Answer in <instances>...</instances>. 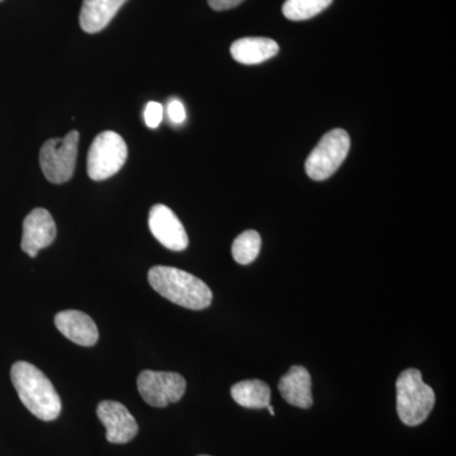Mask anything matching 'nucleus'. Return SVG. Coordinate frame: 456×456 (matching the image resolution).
<instances>
[{
	"mask_svg": "<svg viewBox=\"0 0 456 456\" xmlns=\"http://www.w3.org/2000/svg\"><path fill=\"white\" fill-rule=\"evenodd\" d=\"M11 379L20 402L42 421H53L61 413V399L40 369L27 362H14Z\"/></svg>",
	"mask_w": 456,
	"mask_h": 456,
	"instance_id": "1",
	"label": "nucleus"
},
{
	"mask_svg": "<svg viewBox=\"0 0 456 456\" xmlns=\"http://www.w3.org/2000/svg\"><path fill=\"white\" fill-rule=\"evenodd\" d=\"M147 279L156 292L180 307L200 311L211 305V288L184 270L158 265L150 269Z\"/></svg>",
	"mask_w": 456,
	"mask_h": 456,
	"instance_id": "2",
	"label": "nucleus"
},
{
	"mask_svg": "<svg viewBox=\"0 0 456 456\" xmlns=\"http://www.w3.org/2000/svg\"><path fill=\"white\" fill-rule=\"evenodd\" d=\"M395 388L401 421L411 428L424 424L434 410L436 398L434 389L422 379L421 371L407 369L399 374Z\"/></svg>",
	"mask_w": 456,
	"mask_h": 456,
	"instance_id": "3",
	"label": "nucleus"
},
{
	"mask_svg": "<svg viewBox=\"0 0 456 456\" xmlns=\"http://www.w3.org/2000/svg\"><path fill=\"white\" fill-rule=\"evenodd\" d=\"M127 145L121 134L104 131L93 141L88 152V175L95 182L110 179L127 160Z\"/></svg>",
	"mask_w": 456,
	"mask_h": 456,
	"instance_id": "4",
	"label": "nucleus"
},
{
	"mask_svg": "<svg viewBox=\"0 0 456 456\" xmlns=\"http://www.w3.org/2000/svg\"><path fill=\"white\" fill-rule=\"evenodd\" d=\"M350 146V136L346 131L336 128L327 132L308 156L305 173L317 182L329 179L344 163L349 154Z\"/></svg>",
	"mask_w": 456,
	"mask_h": 456,
	"instance_id": "5",
	"label": "nucleus"
},
{
	"mask_svg": "<svg viewBox=\"0 0 456 456\" xmlns=\"http://www.w3.org/2000/svg\"><path fill=\"white\" fill-rule=\"evenodd\" d=\"M79 132L70 131L62 139H51L44 143L40 165L44 175L53 184H64L74 175L77 164Z\"/></svg>",
	"mask_w": 456,
	"mask_h": 456,
	"instance_id": "6",
	"label": "nucleus"
},
{
	"mask_svg": "<svg viewBox=\"0 0 456 456\" xmlns=\"http://www.w3.org/2000/svg\"><path fill=\"white\" fill-rule=\"evenodd\" d=\"M137 389L149 406L164 408L183 398L187 382L178 373L143 370L137 378Z\"/></svg>",
	"mask_w": 456,
	"mask_h": 456,
	"instance_id": "7",
	"label": "nucleus"
},
{
	"mask_svg": "<svg viewBox=\"0 0 456 456\" xmlns=\"http://www.w3.org/2000/svg\"><path fill=\"white\" fill-rule=\"evenodd\" d=\"M149 227L152 236L171 251H184L188 248L187 231L175 213L164 204L150 209Z\"/></svg>",
	"mask_w": 456,
	"mask_h": 456,
	"instance_id": "8",
	"label": "nucleus"
},
{
	"mask_svg": "<svg viewBox=\"0 0 456 456\" xmlns=\"http://www.w3.org/2000/svg\"><path fill=\"white\" fill-rule=\"evenodd\" d=\"M97 416L107 428L106 437L112 444H127L139 434V425L127 407L116 401L98 404Z\"/></svg>",
	"mask_w": 456,
	"mask_h": 456,
	"instance_id": "9",
	"label": "nucleus"
},
{
	"mask_svg": "<svg viewBox=\"0 0 456 456\" xmlns=\"http://www.w3.org/2000/svg\"><path fill=\"white\" fill-rule=\"evenodd\" d=\"M56 224L47 209L36 208L23 221L22 244L20 248L31 257L55 241Z\"/></svg>",
	"mask_w": 456,
	"mask_h": 456,
	"instance_id": "10",
	"label": "nucleus"
},
{
	"mask_svg": "<svg viewBox=\"0 0 456 456\" xmlns=\"http://www.w3.org/2000/svg\"><path fill=\"white\" fill-rule=\"evenodd\" d=\"M55 325L66 338L80 346H94L99 340L97 325L84 312L74 310L59 312L55 317Z\"/></svg>",
	"mask_w": 456,
	"mask_h": 456,
	"instance_id": "11",
	"label": "nucleus"
},
{
	"mask_svg": "<svg viewBox=\"0 0 456 456\" xmlns=\"http://www.w3.org/2000/svg\"><path fill=\"white\" fill-rule=\"evenodd\" d=\"M281 397L294 407L307 410L314 404L312 398V379L310 371L301 365H294L279 380Z\"/></svg>",
	"mask_w": 456,
	"mask_h": 456,
	"instance_id": "12",
	"label": "nucleus"
},
{
	"mask_svg": "<svg viewBox=\"0 0 456 456\" xmlns=\"http://www.w3.org/2000/svg\"><path fill=\"white\" fill-rule=\"evenodd\" d=\"M279 53V45L272 38L245 37L233 42L231 55L240 64L257 65Z\"/></svg>",
	"mask_w": 456,
	"mask_h": 456,
	"instance_id": "13",
	"label": "nucleus"
},
{
	"mask_svg": "<svg viewBox=\"0 0 456 456\" xmlns=\"http://www.w3.org/2000/svg\"><path fill=\"white\" fill-rule=\"evenodd\" d=\"M127 0H84L80 26L86 33H98L110 25Z\"/></svg>",
	"mask_w": 456,
	"mask_h": 456,
	"instance_id": "14",
	"label": "nucleus"
},
{
	"mask_svg": "<svg viewBox=\"0 0 456 456\" xmlns=\"http://www.w3.org/2000/svg\"><path fill=\"white\" fill-rule=\"evenodd\" d=\"M231 395L239 406L261 410L269 406L272 392L268 384L263 380L253 379L236 383L231 388Z\"/></svg>",
	"mask_w": 456,
	"mask_h": 456,
	"instance_id": "15",
	"label": "nucleus"
},
{
	"mask_svg": "<svg viewBox=\"0 0 456 456\" xmlns=\"http://www.w3.org/2000/svg\"><path fill=\"white\" fill-rule=\"evenodd\" d=\"M261 237L256 231L248 230L237 236L232 244V256L236 263L248 265L259 256Z\"/></svg>",
	"mask_w": 456,
	"mask_h": 456,
	"instance_id": "16",
	"label": "nucleus"
},
{
	"mask_svg": "<svg viewBox=\"0 0 456 456\" xmlns=\"http://www.w3.org/2000/svg\"><path fill=\"white\" fill-rule=\"evenodd\" d=\"M334 0H287L283 5V14L290 20H311L325 11Z\"/></svg>",
	"mask_w": 456,
	"mask_h": 456,
	"instance_id": "17",
	"label": "nucleus"
},
{
	"mask_svg": "<svg viewBox=\"0 0 456 456\" xmlns=\"http://www.w3.org/2000/svg\"><path fill=\"white\" fill-rule=\"evenodd\" d=\"M145 123L149 128H158L164 118V107L163 104L158 102H150L145 108Z\"/></svg>",
	"mask_w": 456,
	"mask_h": 456,
	"instance_id": "18",
	"label": "nucleus"
},
{
	"mask_svg": "<svg viewBox=\"0 0 456 456\" xmlns=\"http://www.w3.org/2000/svg\"><path fill=\"white\" fill-rule=\"evenodd\" d=\"M167 116L174 125H182L187 119V112H185L184 104L179 99H173L169 102L167 108Z\"/></svg>",
	"mask_w": 456,
	"mask_h": 456,
	"instance_id": "19",
	"label": "nucleus"
},
{
	"mask_svg": "<svg viewBox=\"0 0 456 456\" xmlns=\"http://www.w3.org/2000/svg\"><path fill=\"white\" fill-rule=\"evenodd\" d=\"M244 0H208L209 7L215 9V11H227V9H232L237 5L241 4Z\"/></svg>",
	"mask_w": 456,
	"mask_h": 456,
	"instance_id": "20",
	"label": "nucleus"
},
{
	"mask_svg": "<svg viewBox=\"0 0 456 456\" xmlns=\"http://www.w3.org/2000/svg\"><path fill=\"white\" fill-rule=\"evenodd\" d=\"M266 408H268L270 415H272V416L275 415V411H274V408H273V406H270V404H269V406Z\"/></svg>",
	"mask_w": 456,
	"mask_h": 456,
	"instance_id": "21",
	"label": "nucleus"
},
{
	"mask_svg": "<svg viewBox=\"0 0 456 456\" xmlns=\"http://www.w3.org/2000/svg\"><path fill=\"white\" fill-rule=\"evenodd\" d=\"M198 456H209V455H198Z\"/></svg>",
	"mask_w": 456,
	"mask_h": 456,
	"instance_id": "22",
	"label": "nucleus"
},
{
	"mask_svg": "<svg viewBox=\"0 0 456 456\" xmlns=\"http://www.w3.org/2000/svg\"><path fill=\"white\" fill-rule=\"evenodd\" d=\"M0 2H2V0H0Z\"/></svg>",
	"mask_w": 456,
	"mask_h": 456,
	"instance_id": "23",
	"label": "nucleus"
}]
</instances>
